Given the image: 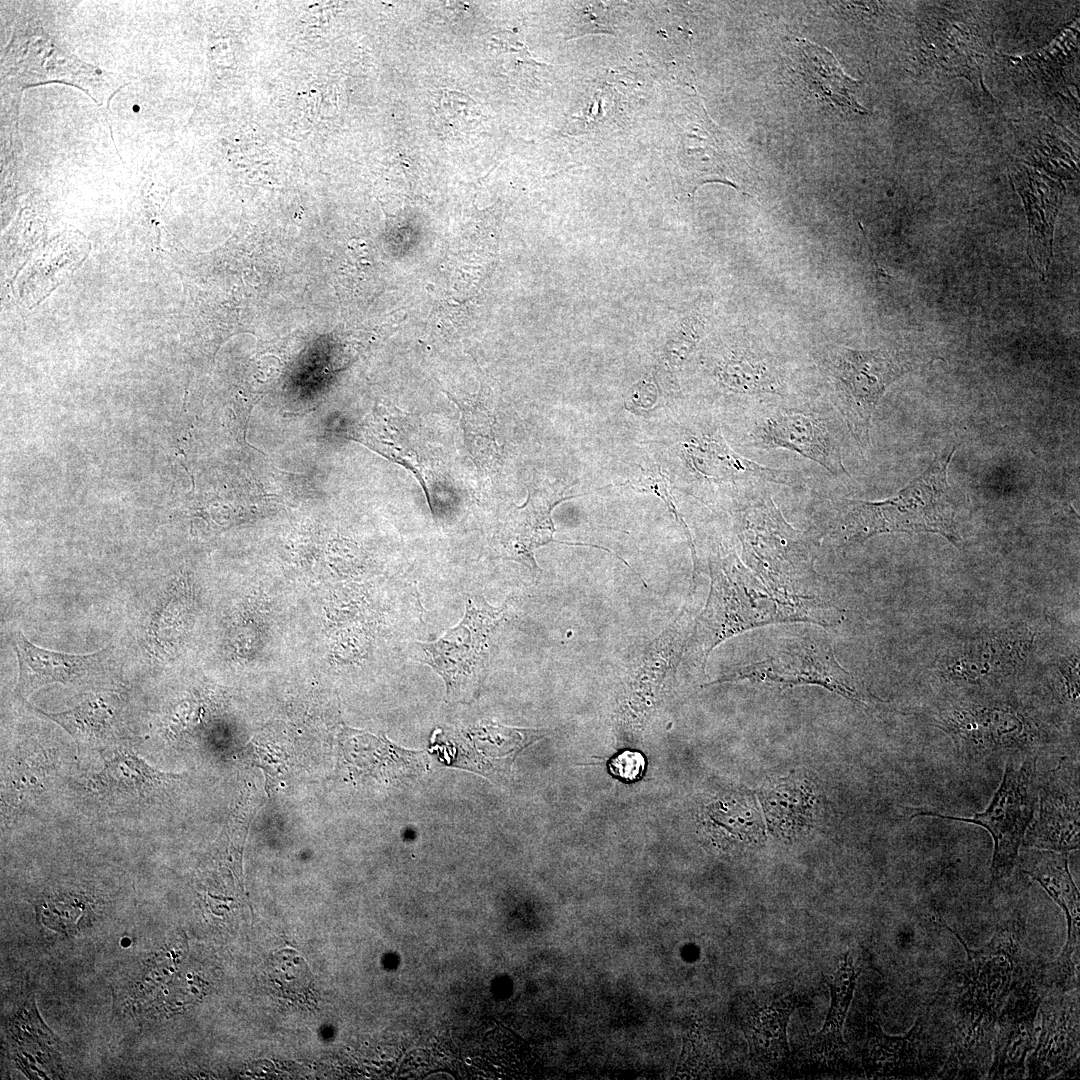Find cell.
Instances as JSON below:
<instances>
[{"label":"cell","instance_id":"obj_5","mask_svg":"<svg viewBox=\"0 0 1080 1080\" xmlns=\"http://www.w3.org/2000/svg\"><path fill=\"white\" fill-rule=\"evenodd\" d=\"M828 371L837 391L839 415L865 450L870 446L874 411L887 387L907 371V366L884 349L844 348L831 355Z\"/></svg>","mask_w":1080,"mask_h":1080},{"label":"cell","instance_id":"obj_14","mask_svg":"<svg viewBox=\"0 0 1080 1080\" xmlns=\"http://www.w3.org/2000/svg\"><path fill=\"white\" fill-rule=\"evenodd\" d=\"M1042 1030L1030 1060V1077L1067 1069L1079 1056V990L1050 997L1041 1007Z\"/></svg>","mask_w":1080,"mask_h":1080},{"label":"cell","instance_id":"obj_9","mask_svg":"<svg viewBox=\"0 0 1080 1080\" xmlns=\"http://www.w3.org/2000/svg\"><path fill=\"white\" fill-rule=\"evenodd\" d=\"M741 679L815 684L859 702L872 700L860 682L840 665L828 642L816 636L794 638L769 657L738 668L723 681Z\"/></svg>","mask_w":1080,"mask_h":1080},{"label":"cell","instance_id":"obj_1","mask_svg":"<svg viewBox=\"0 0 1080 1080\" xmlns=\"http://www.w3.org/2000/svg\"><path fill=\"white\" fill-rule=\"evenodd\" d=\"M955 448L938 456L921 475L896 495L880 501L843 499L837 532L846 544L862 543L884 533H937L954 545L955 494L948 483L947 467Z\"/></svg>","mask_w":1080,"mask_h":1080},{"label":"cell","instance_id":"obj_25","mask_svg":"<svg viewBox=\"0 0 1080 1080\" xmlns=\"http://www.w3.org/2000/svg\"><path fill=\"white\" fill-rule=\"evenodd\" d=\"M717 376L722 384L736 394L781 395L784 385L779 371L753 353H735L719 367Z\"/></svg>","mask_w":1080,"mask_h":1080},{"label":"cell","instance_id":"obj_6","mask_svg":"<svg viewBox=\"0 0 1080 1080\" xmlns=\"http://www.w3.org/2000/svg\"><path fill=\"white\" fill-rule=\"evenodd\" d=\"M499 621L494 609L469 601L462 621L438 641L420 644L428 663L445 681L449 701L469 702L478 694L489 664L490 638Z\"/></svg>","mask_w":1080,"mask_h":1080},{"label":"cell","instance_id":"obj_18","mask_svg":"<svg viewBox=\"0 0 1080 1080\" xmlns=\"http://www.w3.org/2000/svg\"><path fill=\"white\" fill-rule=\"evenodd\" d=\"M797 71L809 89L820 99L847 111L865 113L854 96L858 82L846 75L827 48L796 39Z\"/></svg>","mask_w":1080,"mask_h":1080},{"label":"cell","instance_id":"obj_27","mask_svg":"<svg viewBox=\"0 0 1080 1080\" xmlns=\"http://www.w3.org/2000/svg\"><path fill=\"white\" fill-rule=\"evenodd\" d=\"M462 426L469 452L481 468H493L500 457L495 418L481 404L460 405Z\"/></svg>","mask_w":1080,"mask_h":1080},{"label":"cell","instance_id":"obj_2","mask_svg":"<svg viewBox=\"0 0 1080 1080\" xmlns=\"http://www.w3.org/2000/svg\"><path fill=\"white\" fill-rule=\"evenodd\" d=\"M732 516L742 556L753 573L780 594L805 596L816 579L814 548L809 536L788 523L767 486L733 499Z\"/></svg>","mask_w":1080,"mask_h":1080},{"label":"cell","instance_id":"obj_8","mask_svg":"<svg viewBox=\"0 0 1080 1080\" xmlns=\"http://www.w3.org/2000/svg\"><path fill=\"white\" fill-rule=\"evenodd\" d=\"M680 458L694 480L708 487H731L735 497L752 488L779 484L794 486L787 470L761 465L735 452L712 421L688 427L679 441Z\"/></svg>","mask_w":1080,"mask_h":1080},{"label":"cell","instance_id":"obj_30","mask_svg":"<svg viewBox=\"0 0 1080 1080\" xmlns=\"http://www.w3.org/2000/svg\"><path fill=\"white\" fill-rule=\"evenodd\" d=\"M40 918L50 928L62 931H76L86 910L85 904L77 897L66 895L51 896L39 906Z\"/></svg>","mask_w":1080,"mask_h":1080},{"label":"cell","instance_id":"obj_32","mask_svg":"<svg viewBox=\"0 0 1080 1080\" xmlns=\"http://www.w3.org/2000/svg\"><path fill=\"white\" fill-rule=\"evenodd\" d=\"M609 771L615 777L633 782L640 779L645 769V758L638 751L625 750L615 755L608 764Z\"/></svg>","mask_w":1080,"mask_h":1080},{"label":"cell","instance_id":"obj_21","mask_svg":"<svg viewBox=\"0 0 1080 1080\" xmlns=\"http://www.w3.org/2000/svg\"><path fill=\"white\" fill-rule=\"evenodd\" d=\"M799 1005L800 999L789 995L752 1007L744 1029L754 1059L776 1065L788 1055L787 1025L792 1011Z\"/></svg>","mask_w":1080,"mask_h":1080},{"label":"cell","instance_id":"obj_15","mask_svg":"<svg viewBox=\"0 0 1080 1080\" xmlns=\"http://www.w3.org/2000/svg\"><path fill=\"white\" fill-rule=\"evenodd\" d=\"M966 951L965 999L969 1005L993 1015L1015 985L1014 934L1003 928L983 949L974 951L966 947Z\"/></svg>","mask_w":1080,"mask_h":1080},{"label":"cell","instance_id":"obj_7","mask_svg":"<svg viewBox=\"0 0 1080 1080\" xmlns=\"http://www.w3.org/2000/svg\"><path fill=\"white\" fill-rule=\"evenodd\" d=\"M748 437L756 448L782 449L849 476L833 418L810 407L778 406L752 413Z\"/></svg>","mask_w":1080,"mask_h":1080},{"label":"cell","instance_id":"obj_26","mask_svg":"<svg viewBox=\"0 0 1080 1080\" xmlns=\"http://www.w3.org/2000/svg\"><path fill=\"white\" fill-rule=\"evenodd\" d=\"M860 974L853 964V958L847 953L841 960L834 976L828 980L831 1004L824 1025L817 1034L815 1048L825 1055H832L843 1049V1024L850 1006L856 979Z\"/></svg>","mask_w":1080,"mask_h":1080},{"label":"cell","instance_id":"obj_20","mask_svg":"<svg viewBox=\"0 0 1080 1080\" xmlns=\"http://www.w3.org/2000/svg\"><path fill=\"white\" fill-rule=\"evenodd\" d=\"M179 777L150 766L131 752L119 751L105 760L99 772L90 776L89 785L93 791L105 796L139 798L154 794Z\"/></svg>","mask_w":1080,"mask_h":1080},{"label":"cell","instance_id":"obj_31","mask_svg":"<svg viewBox=\"0 0 1080 1080\" xmlns=\"http://www.w3.org/2000/svg\"><path fill=\"white\" fill-rule=\"evenodd\" d=\"M641 473L637 479L629 480L624 485H630L631 488L638 492L652 493L661 498L670 511L675 516L676 521L682 525L686 536L690 542L693 558L696 557L695 548L692 542L690 532L685 524L680 512L676 508V504L669 490V484L667 478L662 474L659 466H652L650 468H640Z\"/></svg>","mask_w":1080,"mask_h":1080},{"label":"cell","instance_id":"obj_4","mask_svg":"<svg viewBox=\"0 0 1080 1080\" xmlns=\"http://www.w3.org/2000/svg\"><path fill=\"white\" fill-rule=\"evenodd\" d=\"M1036 758L1027 756L1021 765L1009 760L1003 780L987 809L972 817H955L928 809H913L916 816H929L977 824L991 834L994 841L992 879L994 882L1010 876L1017 861L1019 848L1030 825L1037 796Z\"/></svg>","mask_w":1080,"mask_h":1080},{"label":"cell","instance_id":"obj_11","mask_svg":"<svg viewBox=\"0 0 1080 1080\" xmlns=\"http://www.w3.org/2000/svg\"><path fill=\"white\" fill-rule=\"evenodd\" d=\"M1078 764L1062 760L1050 773L1040 795L1037 818L1024 836L1026 847L1068 852L1079 849Z\"/></svg>","mask_w":1080,"mask_h":1080},{"label":"cell","instance_id":"obj_12","mask_svg":"<svg viewBox=\"0 0 1080 1080\" xmlns=\"http://www.w3.org/2000/svg\"><path fill=\"white\" fill-rule=\"evenodd\" d=\"M1020 857L1023 872L1037 881L1065 912L1067 942L1055 963L1054 972L1058 984L1078 986L1079 974L1073 957L1079 956L1080 899L1069 871L1068 852L1026 847Z\"/></svg>","mask_w":1080,"mask_h":1080},{"label":"cell","instance_id":"obj_16","mask_svg":"<svg viewBox=\"0 0 1080 1080\" xmlns=\"http://www.w3.org/2000/svg\"><path fill=\"white\" fill-rule=\"evenodd\" d=\"M18 677L14 694L22 699L53 683L67 685L87 676L100 664L104 651L67 654L38 647L21 633L14 638Z\"/></svg>","mask_w":1080,"mask_h":1080},{"label":"cell","instance_id":"obj_10","mask_svg":"<svg viewBox=\"0 0 1080 1080\" xmlns=\"http://www.w3.org/2000/svg\"><path fill=\"white\" fill-rule=\"evenodd\" d=\"M939 719V726L971 756L1029 749L1041 741L1036 723L1008 703L961 701L945 709Z\"/></svg>","mask_w":1080,"mask_h":1080},{"label":"cell","instance_id":"obj_24","mask_svg":"<svg viewBox=\"0 0 1080 1080\" xmlns=\"http://www.w3.org/2000/svg\"><path fill=\"white\" fill-rule=\"evenodd\" d=\"M34 710L65 729L79 748L95 746L107 740L118 719L116 701L101 695H92L62 712Z\"/></svg>","mask_w":1080,"mask_h":1080},{"label":"cell","instance_id":"obj_19","mask_svg":"<svg viewBox=\"0 0 1080 1080\" xmlns=\"http://www.w3.org/2000/svg\"><path fill=\"white\" fill-rule=\"evenodd\" d=\"M761 799L769 827L778 836H800L812 825L817 797L805 777L794 773L772 781Z\"/></svg>","mask_w":1080,"mask_h":1080},{"label":"cell","instance_id":"obj_22","mask_svg":"<svg viewBox=\"0 0 1080 1080\" xmlns=\"http://www.w3.org/2000/svg\"><path fill=\"white\" fill-rule=\"evenodd\" d=\"M388 421L389 424H385L382 419L366 424L363 428V441L412 471L430 502L425 477L426 457L423 455V443L415 425L402 414H391Z\"/></svg>","mask_w":1080,"mask_h":1080},{"label":"cell","instance_id":"obj_23","mask_svg":"<svg viewBox=\"0 0 1080 1080\" xmlns=\"http://www.w3.org/2000/svg\"><path fill=\"white\" fill-rule=\"evenodd\" d=\"M920 1030L921 1026L918 1022L903 1037L889 1036L883 1032L878 1020L870 1016L863 1054L867 1074L886 1077L915 1070L919 1064Z\"/></svg>","mask_w":1080,"mask_h":1080},{"label":"cell","instance_id":"obj_28","mask_svg":"<svg viewBox=\"0 0 1080 1080\" xmlns=\"http://www.w3.org/2000/svg\"><path fill=\"white\" fill-rule=\"evenodd\" d=\"M265 986L277 996L300 999L311 983L308 966L294 951L283 950L269 959Z\"/></svg>","mask_w":1080,"mask_h":1080},{"label":"cell","instance_id":"obj_29","mask_svg":"<svg viewBox=\"0 0 1080 1080\" xmlns=\"http://www.w3.org/2000/svg\"><path fill=\"white\" fill-rule=\"evenodd\" d=\"M438 122L449 131H463L478 121L481 111L476 102L464 93L443 90L436 108Z\"/></svg>","mask_w":1080,"mask_h":1080},{"label":"cell","instance_id":"obj_3","mask_svg":"<svg viewBox=\"0 0 1080 1080\" xmlns=\"http://www.w3.org/2000/svg\"><path fill=\"white\" fill-rule=\"evenodd\" d=\"M711 594L704 622L707 653L719 642L746 629L791 621L827 623L825 611L809 598L790 597L771 590L734 553L711 563Z\"/></svg>","mask_w":1080,"mask_h":1080},{"label":"cell","instance_id":"obj_13","mask_svg":"<svg viewBox=\"0 0 1080 1080\" xmlns=\"http://www.w3.org/2000/svg\"><path fill=\"white\" fill-rule=\"evenodd\" d=\"M558 487L543 484L528 487V496L522 506H513L500 530V542L510 558L536 569L534 552L542 545L554 541L555 527L552 510L560 502L574 498L564 496Z\"/></svg>","mask_w":1080,"mask_h":1080},{"label":"cell","instance_id":"obj_17","mask_svg":"<svg viewBox=\"0 0 1080 1080\" xmlns=\"http://www.w3.org/2000/svg\"><path fill=\"white\" fill-rule=\"evenodd\" d=\"M1037 993L1019 988L1010 997L998 1019L995 1056L989 1079L1022 1078L1025 1060L1035 1047L1034 1020L1039 1005Z\"/></svg>","mask_w":1080,"mask_h":1080}]
</instances>
